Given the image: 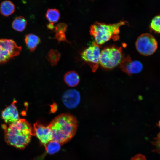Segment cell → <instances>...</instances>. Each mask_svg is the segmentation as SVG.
Listing matches in <instances>:
<instances>
[{"instance_id":"obj_20","label":"cell","mask_w":160,"mask_h":160,"mask_svg":"<svg viewBox=\"0 0 160 160\" xmlns=\"http://www.w3.org/2000/svg\"><path fill=\"white\" fill-rule=\"evenodd\" d=\"M154 141L151 142L152 144L156 147V148L152 150L153 152H156L160 155V132L156 137L153 138Z\"/></svg>"},{"instance_id":"obj_25","label":"cell","mask_w":160,"mask_h":160,"mask_svg":"<svg viewBox=\"0 0 160 160\" xmlns=\"http://www.w3.org/2000/svg\"><path fill=\"white\" fill-rule=\"evenodd\" d=\"M157 126H159L160 128V120L159 121L158 124H157Z\"/></svg>"},{"instance_id":"obj_11","label":"cell","mask_w":160,"mask_h":160,"mask_svg":"<svg viewBox=\"0 0 160 160\" xmlns=\"http://www.w3.org/2000/svg\"><path fill=\"white\" fill-rule=\"evenodd\" d=\"M16 101L14 100L10 105L2 112V118L6 123L10 124L19 120L20 118L17 110L15 105Z\"/></svg>"},{"instance_id":"obj_3","label":"cell","mask_w":160,"mask_h":160,"mask_svg":"<svg viewBox=\"0 0 160 160\" xmlns=\"http://www.w3.org/2000/svg\"><path fill=\"white\" fill-rule=\"evenodd\" d=\"M127 22L121 21L113 24H107L96 22L90 27V33L95 39V43L101 45L112 39L114 41L119 38V28Z\"/></svg>"},{"instance_id":"obj_10","label":"cell","mask_w":160,"mask_h":160,"mask_svg":"<svg viewBox=\"0 0 160 160\" xmlns=\"http://www.w3.org/2000/svg\"><path fill=\"white\" fill-rule=\"evenodd\" d=\"M80 95L76 90L73 89L66 91L62 96V100L67 108L72 109L76 108L80 101Z\"/></svg>"},{"instance_id":"obj_21","label":"cell","mask_w":160,"mask_h":160,"mask_svg":"<svg viewBox=\"0 0 160 160\" xmlns=\"http://www.w3.org/2000/svg\"><path fill=\"white\" fill-rule=\"evenodd\" d=\"M67 24L61 23L57 24L55 27V32L56 33L59 32L65 33L66 31L67 27Z\"/></svg>"},{"instance_id":"obj_8","label":"cell","mask_w":160,"mask_h":160,"mask_svg":"<svg viewBox=\"0 0 160 160\" xmlns=\"http://www.w3.org/2000/svg\"><path fill=\"white\" fill-rule=\"evenodd\" d=\"M119 65L121 70L129 75L140 73L143 68L140 62L137 60L132 61L129 55L123 57Z\"/></svg>"},{"instance_id":"obj_23","label":"cell","mask_w":160,"mask_h":160,"mask_svg":"<svg viewBox=\"0 0 160 160\" xmlns=\"http://www.w3.org/2000/svg\"><path fill=\"white\" fill-rule=\"evenodd\" d=\"M130 160H147V159L145 156L139 154L132 157Z\"/></svg>"},{"instance_id":"obj_1","label":"cell","mask_w":160,"mask_h":160,"mask_svg":"<svg viewBox=\"0 0 160 160\" xmlns=\"http://www.w3.org/2000/svg\"><path fill=\"white\" fill-rule=\"evenodd\" d=\"M5 134V140L8 145L23 149L30 142L33 135V128L25 119H20L9 124L2 126Z\"/></svg>"},{"instance_id":"obj_9","label":"cell","mask_w":160,"mask_h":160,"mask_svg":"<svg viewBox=\"0 0 160 160\" xmlns=\"http://www.w3.org/2000/svg\"><path fill=\"white\" fill-rule=\"evenodd\" d=\"M33 133L44 146L52 140V134L48 125L45 126L36 123L34 124Z\"/></svg>"},{"instance_id":"obj_2","label":"cell","mask_w":160,"mask_h":160,"mask_svg":"<svg viewBox=\"0 0 160 160\" xmlns=\"http://www.w3.org/2000/svg\"><path fill=\"white\" fill-rule=\"evenodd\" d=\"M48 126L52 134V140L62 145L69 141L76 134L77 121L72 115L63 113L55 117Z\"/></svg>"},{"instance_id":"obj_22","label":"cell","mask_w":160,"mask_h":160,"mask_svg":"<svg viewBox=\"0 0 160 160\" xmlns=\"http://www.w3.org/2000/svg\"><path fill=\"white\" fill-rule=\"evenodd\" d=\"M55 38L59 42L63 41L68 42L66 39L65 33L59 32L56 33Z\"/></svg>"},{"instance_id":"obj_13","label":"cell","mask_w":160,"mask_h":160,"mask_svg":"<svg viewBox=\"0 0 160 160\" xmlns=\"http://www.w3.org/2000/svg\"><path fill=\"white\" fill-rule=\"evenodd\" d=\"M65 82L70 87L77 86L80 81V77L77 73L74 71H71L66 73L64 75Z\"/></svg>"},{"instance_id":"obj_5","label":"cell","mask_w":160,"mask_h":160,"mask_svg":"<svg viewBox=\"0 0 160 160\" xmlns=\"http://www.w3.org/2000/svg\"><path fill=\"white\" fill-rule=\"evenodd\" d=\"M137 50L141 55L146 56L153 54L158 48V43L152 35L145 33L139 36L135 42Z\"/></svg>"},{"instance_id":"obj_4","label":"cell","mask_w":160,"mask_h":160,"mask_svg":"<svg viewBox=\"0 0 160 160\" xmlns=\"http://www.w3.org/2000/svg\"><path fill=\"white\" fill-rule=\"evenodd\" d=\"M123 58L121 47L106 48L100 53V63L106 69H111L119 64Z\"/></svg>"},{"instance_id":"obj_19","label":"cell","mask_w":160,"mask_h":160,"mask_svg":"<svg viewBox=\"0 0 160 160\" xmlns=\"http://www.w3.org/2000/svg\"><path fill=\"white\" fill-rule=\"evenodd\" d=\"M150 28L154 33H160V15L156 16L152 19Z\"/></svg>"},{"instance_id":"obj_17","label":"cell","mask_w":160,"mask_h":160,"mask_svg":"<svg viewBox=\"0 0 160 160\" xmlns=\"http://www.w3.org/2000/svg\"><path fill=\"white\" fill-rule=\"evenodd\" d=\"M47 19L50 23L57 22L60 18V13L59 11L56 9H48L45 14Z\"/></svg>"},{"instance_id":"obj_6","label":"cell","mask_w":160,"mask_h":160,"mask_svg":"<svg viewBox=\"0 0 160 160\" xmlns=\"http://www.w3.org/2000/svg\"><path fill=\"white\" fill-rule=\"evenodd\" d=\"M21 50V47L18 46L13 40L0 39V64L5 63L18 55Z\"/></svg>"},{"instance_id":"obj_16","label":"cell","mask_w":160,"mask_h":160,"mask_svg":"<svg viewBox=\"0 0 160 160\" xmlns=\"http://www.w3.org/2000/svg\"><path fill=\"white\" fill-rule=\"evenodd\" d=\"M61 145L58 142L52 140L47 143L44 146L47 153L53 154L57 153L60 150Z\"/></svg>"},{"instance_id":"obj_12","label":"cell","mask_w":160,"mask_h":160,"mask_svg":"<svg viewBox=\"0 0 160 160\" xmlns=\"http://www.w3.org/2000/svg\"><path fill=\"white\" fill-rule=\"evenodd\" d=\"M24 40L27 46L31 52L34 51L41 41L38 36L33 34L26 35Z\"/></svg>"},{"instance_id":"obj_18","label":"cell","mask_w":160,"mask_h":160,"mask_svg":"<svg viewBox=\"0 0 160 160\" xmlns=\"http://www.w3.org/2000/svg\"><path fill=\"white\" fill-rule=\"evenodd\" d=\"M60 57V53L57 50L51 49L47 55V59L52 66L57 65Z\"/></svg>"},{"instance_id":"obj_15","label":"cell","mask_w":160,"mask_h":160,"mask_svg":"<svg viewBox=\"0 0 160 160\" xmlns=\"http://www.w3.org/2000/svg\"><path fill=\"white\" fill-rule=\"evenodd\" d=\"M27 23L26 19L23 17L19 16L13 21L12 25L15 30L19 31H23L25 28Z\"/></svg>"},{"instance_id":"obj_7","label":"cell","mask_w":160,"mask_h":160,"mask_svg":"<svg viewBox=\"0 0 160 160\" xmlns=\"http://www.w3.org/2000/svg\"><path fill=\"white\" fill-rule=\"evenodd\" d=\"M100 53L99 46L95 42L81 53V58L88 64L93 72H95L99 66Z\"/></svg>"},{"instance_id":"obj_14","label":"cell","mask_w":160,"mask_h":160,"mask_svg":"<svg viewBox=\"0 0 160 160\" xmlns=\"http://www.w3.org/2000/svg\"><path fill=\"white\" fill-rule=\"evenodd\" d=\"M15 7L13 3L9 0L2 2L0 5V13L3 15L8 17L13 13Z\"/></svg>"},{"instance_id":"obj_24","label":"cell","mask_w":160,"mask_h":160,"mask_svg":"<svg viewBox=\"0 0 160 160\" xmlns=\"http://www.w3.org/2000/svg\"><path fill=\"white\" fill-rule=\"evenodd\" d=\"M47 28L50 29H53L55 28L53 23H50L47 25Z\"/></svg>"}]
</instances>
